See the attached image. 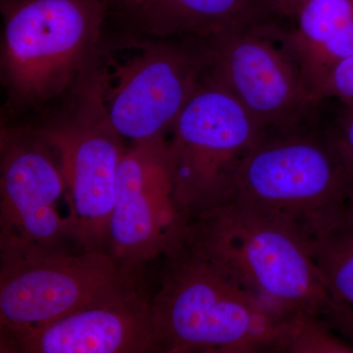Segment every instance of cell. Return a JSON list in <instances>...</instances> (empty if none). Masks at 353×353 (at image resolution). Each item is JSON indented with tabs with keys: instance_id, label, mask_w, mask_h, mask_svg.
Segmentation results:
<instances>
[{
	"instance_id": "2e32d148",
	"label": "cell",
	"mask_w": 353,
	"mask_h": 353,
	"mask_svg": "<svg viewBox=\"0 0 353 353\" xmlns=\"http://www.w3.org/2000/svg\"><path fill=\"white\" fill-rule=\"evenodd\" d=\"M326 320L299 312L281 318L268 352L353 353V343L341 338Z\"/></svg>"
},
{
	"instance_id": "9a60e30c",
	"label": "cell",
	"mask_w": 353,
	"mask_h": 353,
	"mask_svg": "<svg viewBox=\"0 0 353 353\" xmlns=\"http://www.w3.org/2000/svg\"><path fill=\"white\" fill-rule=\"evenodd\" d=\"M312 250L333 301V327L353 343V236L341 227L313 241Z\"/></svg>"
},
{
	"instance_id": "277c9868",
	"label": "cell",
	"mask_w": 353,
	"mask_h": 353,
	"mask_svg": "<svg viewBox=\"0 0 353 353\" xmlns=\"http://www.w3.org/2000/svg\"><path fill=\"white\" fill-rule=\"evenodd\" d=\"M208 71L199 39L194 46L128 41L97 51L87 77L114 129L136 143L172 131Z\"/></svg>"
},
{
	"instance_id": "44dd1931",
	"label": "cell",
	"mask_w": 353,
	"mask_h": 353,
	"mask_svg": "<svg viewBox=\"0 0 353 353\" xmlns=\"http://www.w3.org/2000/svg\"><path fill=\"white\" fill-rule=\"evenodd\" d=\"M108 1L119 4V6L125 7V8L130 9V10L136 12L145 3L146 0H108Z\"/></svg>"
},
{
	"instance_id": "6da1fadb",
	"label": "cell",
	"mask_w": 353,
	"mask_h": 353,
	"mask_svg": "<svg viewBox=\"0 0 353 353\" xmlns=\"http://www.w3.org/2000/svg\"><path fill=\"white\" fill-rule=\"evenodd\" d=\"M182 241L279 317L307 313L333 327L334 304L313 255V241L292 225L228 201L192 218Z\"/></svg>"
},
{
	"instance_id": "8fae6325",
	"label": "cell",
	"mask_w": 353,
	"mask_h": 353,
	"mask_svg": "<svg viewBox=\"0 0 353 353\" xmlns=\"http://www.w3.org/2000/svg\"><path fill=\"white\" fill-rule=\"evenodd\" d=\"M0 246L65 248L71 222L57 152L37 131H6L0 160Z\"/></svg>"
},
{
	"instance_id": "ffe728a7",
	"label": "cell",
	"mask_w": 353,
	"mask_h": 353,
	"mask_svg": "<svg viewBox=\"0 0 353 353\" xmlns=\"http://www.w3.org/2000/svg\"><path fill=\"white\" fill-rule=\"evenodd\" d=\"M343 229L347 232L350 236H353V185L348 194L347 211H345V224Z\"/></svg>"
},
{
	"instance_id": "e0dca14e",
	"label": "cell",
	"mask_w": 353,
	"mask_h": 353,
	"mask_svg": "<svg viewBox=\"0 0 353 353\" xmlns=\"http://www.w3.org/2000/svg\"><path fill=\"white\" fill-rule=\"evenodd\" d=\"M327 137L343 166L353 178V106L343 105L333 129Z\"/></svg>"
},
{
	"instance_id": "ba28073f",
	"label": "cell",
	"mask_w": 353,
	"mask_h": 353,
	"mask_svg": "<svg viewBox=\"0 0 353 353\" xmlns=\"http://www.w3.org/2000/svg\"><path fill=\"white\" fill-rule=\"evenodd\" d=\"M78 105L37 132L57 152L66 182L73 241L81 250L108 252L118 171L126 146L85 79Z\"/></svg>"
},
{
	"instance_id": "7a4b0ae2",
	"label": "cell",
	"mask_w": 353,
	"mask_h": 353,
	"mask_svg": "<svg viewBox=\"0 0 353 353\" xmlns=\"http://www.w3.org/2000/svg\"><path fill=\"white\" fill-rule=\"evenodd\" d=\"M152 299L155 352H268L281 317L181 241Z\"/></svg>"
},
{
	"instance_id": "5b68a950",
	"label": "cell",
	"mask_w": 353,
	"mask_h": 353,
	"mask_svg": "<svg viewBox=\"0 0 353 353\" xmlns=\"http://www.w3.org/2000/svg\"><path fill=\"white\" fill-rule=\"evenodd\" d=\"M1 73L10 97L37 104L63 92L97 52L108 0H1Z\"/></svg>"
},
{
	"instance_id": "4fadbf2b",
	"label": "cell",
	"mask_w": 353,
	"mask_h": 353,
	"mask_svg": "<svg viewBox=\"0 0 353 353\" xmlns=\"http://www.w3.org/2000/svg\"><path fill=\"white\" fill-rule=\"evenodd\" d=\"M281 38L301 70L316 103L340 62L353 54V0H307Z\"/></svg>"
},
{
	"instance_id": "d6986e66",
	"label": "cell",
	"mask_w": 353,
	"mask_h": 353,
	"mask_svg": "<svg viewBox=\"0 0 353 353\" xmlns=\"http://www.w3.org/2000/svg\"><path fill=\"white\" fill-rule=\"evenodd\" d=\"M306 1L307 0H272L274 16L276 19L292 21Z\"/></svg>"
},
{
	"instance_id": "8992f818",
	"label": "cell",
	"mask_w": 353,
	"mask_h": 353,
	"mask_svg": "<svg viewBox=\"0 0 353 353\" xmlns=\"http://www.w3.org/2000/svg\"><path fill=\"white\" fill-rule=\"evenodd\" d=\"M0 333L48 324L141 289L108 252L0 246Z\"/></svg>"
},
{
	"instance_id": "30bf717a",
	"label": "cell",
	"mask_w": 353,
	"mask_h": 353,
	"mask_svg": "<svg viewBox=\"0 0 353 353\" xmlns=\"http://www.w3.org/2000/svg\"><path fill=\"white\" fill-rule=\"evenodd\" d=\"M185 228L174 199L168 141L132 143L118 171L108 252L127 271L141 275L145 263L182 241Z\"/></svg>"
},
{
	"instance_id": "9c48e42d",
	"label": "cell",
	"mask_w": 353,
	"mask_h": 353,
	"mask_svg": "<svg viewBox=\"0 0 353 353\" xmlns=\"http://www.w3.org/2000/svg\"><path fill=\"white\" fill-rule=\"evenodd\" d=\"M201 41L209 75L267 132L303 126L317 108L274 20Z\"/></svg>"
},
{
	"instance_id": "7c38bea8",
	"label": "cell",
	"mask_w": 353,
	"mask_h": 353,
	"mask_svg": "<svg viewBox=\"0 0 353 353\" xmlns=\"http://www.w3.org/2000/svg\"><path fill=\"white\" fill-rule=\"evenodd\" d=\"M0 352H155L152 299L141 288L36 328L1 333Z\"/></svg>"
},
{
	"instance_id": "52a82bcc",
	"label": "cell",
	"mask_w": 353,
	"mask_h": 353,
	"mask_svg": "<svg viewBox=\"0 0 353 353\" xmlns=\"http://www.w3.org/2000/svg\"><path fill=\"white\" fill-rule=\"evenodd\" d=\"M266 132L208 71L168 141L174 199L187 224L226 201L241 160Z\"/></svg>"
},
{
	"instance_id": "5bb4252c",
	"label": "cell",
	"mask_w": 353,
	"mask_h": 353,
	"mask_svg": "<svg viewBox=\"0 0 353 353\" xmlns=\"http://www.w3.org/2000/svg\"><path fill=\"white\" fill-rule=\"evenodd\" d=\"M136 13L154 36L199 41L276 19L272 0H146Z\"/></svg>"
},
{
	"instance_id": "3957f363",
	"label": "cell",
	"mask_w": 353,
	"mask_h": 353,
	"mask_svg": "<svg viewBox=\"0 0 353 353\" xmlns=\"http://www.w3.org/2000/svg\"><path fill=\"white\" fill-rule=\"evenodd\" d=\"M352 185L328 137L303 125L267 132L241 160L225 201L278 218L314 241L343 226Z\"/></svg>"
},
{
	"instance_id": "ac0fdd59",
	"label": "cell",
	"mask_w": 353,
	"mask_h": 353,
	"mask_svg": "<svg viewBox=\"0 0 353 353\" xmlns=\"http://www.w3.org/2000/svg\"><path fill=\"white\" fill-rule=\"evenodd\" d=\"M331 97L343 105L353 106V54L334 67L323 85L320 102Z\"/></svg>"
}]
</instances>
